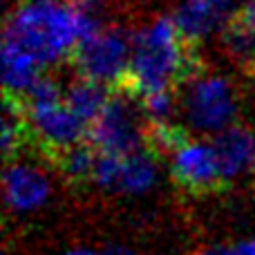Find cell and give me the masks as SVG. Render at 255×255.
<instances>
[{
    "instance_id": "1",
    "label": "cell",
    "mask_w": 255,
    "mask_h": 255,
    "mask_svg": "<svg viewBox=\"0 0 255 255\" xmlns=\"http://www.w3.org/2000/svg\"><path fill=\"white\" fill-rule=\"evenodd\" d=\"M204 72L197 49L179 36L170 16H159L132 34V61L119 92L134 99L184 88Z\"/></svg>"
},
{
    "instance_id": "2",
    "label": "cell",
    "mask_w": 255,
    "mask_h": 255,
    "mask_svg": "<svg viewBox=\"0 0 255 255\" xmlns=\"http://www.w3.org/2000/svg\"><path fill=\"white\" fill-rule=\"evenodd\" d=\"M83 40L74 7L70 0H25L4 22L2 45L34 56L43 67L74 56Z\"/></svg>"
},
{
    "instance_id": "3",
    "label": "cell",
    "mask_w": 255,
    "mask_h": 255,
    "mask_svg": "<svg viewBox=\"0 0 255 255\" xmlns=\"http://www.w3.org/2000/svg\"><path fill=\"white\" fill-rule=\"evenodd\" d=\"M16 101L29 128V139L34 136L36 145L49 161L63 150L90 141V126L70 110L65 90H61L56 81L40 76L38 83Z\"/></svg>"
},
{
    "instance_id": "4",
    "label": "cell",
    "mask_w": 255,
    "mask_h": 255,
    "mask_svg": "<svg viewBox=\"0 0 255 255\" xmlns=\"http://www.w3.org/2000/svg\"><path fill=\"white\" fill-rule=\"evenodd\" d=\"M179 110L190 130L217 136L238 124L240 99L226 76L202 72L184 85Z\"/></svg>"
},
{
    "instance_id": "5",
    "label": "cell",
    "mask_w": 255,
    "mask_h": 255,
    "mask_svg": "<svg viewBox=\"0 0 255 255\" xmlns=\"http://www.w3.org/2000/svg\"><path fill=\"white\" fill-rule=\"evenodd\" d=\"M72 61L79 70V76L119 92L130 72L132 34L124 31L121 27L108 25L99 34L81 40Z\"/></svg>"
},
{
    "instance_id": "6",
    "label": "cell",
    "mask_w": 255,
    "mask_h": 255,
    "mask_svg": "<svg viewBox=\"0 0 255 255\" xmlns=\"http://www.w3.org/2000/svg\"><path fill=\"white\" fill-rule=\"evenodd\" d=\"M148 124L141 106L132 94L112 92L106 110L90 128V143L101 154L128 157L148 148Z\"/></svg>"
},
{
    "instance_id": "7",
    "label": "cell",
    "mask_w": 255,
    "mask_h": 255,
    "mask_svg": "<svg viewBox=\"0 0 255 255\" xmlns=\"http://www.w3.org/2000/svg\"><path fill=\"white\" fill-rule=\"evenodd\" d=\"M172 181L190 195H208L226 188L213 143L188 139L170 157Z\"/></svg>"
},
{
    "instance_id": "8",
    "label": "cell",
    "mask_w": 255,
    "mask_h": 255,
    "mask_svg": "<svg viewBox=\"0 0 255 255\" xmlns=\"http://www.w3.org/2000/svg\"><path fill=\"white\" fill-rule=\"evenodd\" d=\"M238 9L235 0H179L170 18L181 38L195 47L213 34H224Z\"/></svg>"
},
{
    "instance_id": "9",
    "label": "cell",
    "mask_w": 255,
    "mask_h": 255,
    "mask_svg": "<svg viewBox=\"0 0 255 255\" xmlns=\"http://www.w3.org/2000/svg\"><path fill=\"white\" fill-rule=\"evenodd\" d=\"M4 202L18 213L36 211L49 197V179L40 168L31 163L11 161L4 170Z\"/></svg>"
},
{
    "instance_id": "10",
    "label": "cell",
    "mask_w": 255,
    "mask_h": 255,
    "mask_svg": "<svg viewBox=\"0 0 255 255\" xmlns=\"http://www.w3.org/2000/svg\"><path fill=\"white\" fill-rule=\"evenodd\" d=\"M213 148H215L220 170L226 186L247 170L255 168V132L251 128L235 124L222 134L213 136Z\"/></svg>"
},
{
    "instance_id": "11",
    "label": "cell",
    "mask_w": 255,
    "mask_h": 255,
    "mask_svg": "<svg viewBox=\"0 0 255 255\" xmlns=\"http://www.w3.org/2000/svg\"><path fill=\"white\" fill-rule=\"evenodd\" d=\"M224 49L249 72L255 67V0H244L222 34Z\"/></svg>"
},
{
    "instance_id": "12",
    "label": "cell",
    "mask_w": 255,
    "mask_h": 255,
    "mask_svg": "<svg viewBox=\"0 0 255 255\" xmlns=\"http://www.w3.org/2000/svg\"><path fill=\"white\" fill-rule=\"evenodd\" d=\"M40 65L34 56L2 45V81H4V97L20 99L38 83L40 79Z\"/></svg>"
},
{
    "instance_id": "13",
    "label": "cell",
    "mask_w": 255,
    "mask_h": 255,
    "mask_svg": "<svg viewBox=\"0 0 255 255\" xmlns=\"http://www.w3.org/2000/svg\"><path fill=\"white\" fill-rule=\"evenodd\" d=\"M110 99H112L110 88L97 83V81L83 79V76L74 79L65 88V103L70 106V110L74 112L81 121H85L90 128L101 117V112L106 110Z\"/></svg>"
},
{
    "instance_id": "14",
    "label": "cell",
    "mask_w": 255,
    "mask_h": 255,
    "mask_svg": "<svg viewBox=\"0 0 255 255\" xmlns=\"http://www.w3.org/2000/svg\"><path fill=\"white\" fill-rule=\"evenodd\" d=\"M154 179H157V157L148 148L139 150L134 154H128V157H121L119 181H117L119 193L141 195L152 188Z\"/></svg>"
},
{
    "instance_id": "15",
    "label": "cell",
    "mask_w": 255,
    "mask_h": 255,
    "mask_svg": "<svg viewBox=\"0 0 255 255\" xmlns=\"http://www.w3.org/2000/svg\"><path fill=\"white\" fill-rule=\"evenodd\" d=\"M97 159H99V150L94 148L90 141H83L79 145L58 152L52 159V163L58 168L63 177L74 186H85L92 181L94 184V170H97Z\"/></svg>"
},
{
    "instance_id": "16",
    "label": "cell",
    "mask_w": 255,
    "mask_h": 255,
    "mask_svg": "<svg viewBox=\"0 0 255 255\" xmlns=\"http://www.w3.org/2000/svg\"><path fill=\"white\" fill-rule=\"evenodd\" d=\"M141 106V112L145 117L148 126H166V124H175V117L179 101L175 97V90H163V92H154L148 94L143 99H136Z\"/></svg>"
},
{
    "instance_id": "17",
    "label": "cell",
    "mask_w": 255,
    "mask_h": 255,
    "mask_svg": "<svg viewBox=\"0 0 255 255\" xmlns=\"http://www.w3.org/2000/svg\"><path fill=\"white\" fill-rule=\"evenodd\" d=\"M202 255H255V240H247V242H238V244H222V247H211L206 251H202Z\"/></svg>"
},
{
    "instance_id": "18",
    "label": "cell",
    "mask_w": 255,
    "mask_h": 255,
    "mask_svg": "<svg viewBox=\"0 0 255 255\" xmlns=\"http://www.w3.org/2000/svg\"><path fill=\"white\" fill-rule=\"evenodd\" d=\"M101 255H134V253H130V251H128V249H124V247H117V244H112V247H108Z\"/></svg>"
},
{
    "instance_id": "19",
    "label": "cell",
    "mask_w": 255,
    "mask_h": 255,
    "mask_svg": "<svg viewBox=\"0 0 255 255\" xmlns=\"http://www.w3.org/2000/svg\"><path fill=\"white\" fill-rule=\"evenodd\" d=\"M67 255H99V253H92V251H85V249H79V251H72Z\"/></svg>"
},
{
    "instance_id": "20",
    "label": "cell",
    "mask_w": 255,
    "mask_h": 255,
    "mask_svg": "<svg viewBox=\"0 0 255 255\" xmlns=\"http://www.w3.org/2000/svg\"><path fill=\"white\" fill-rule=\"evenodd\" d=\"M253 188H255V168H253Z\"/></svg>"
},
{
    "instance_id": "21",
    "label": "cell",
    "mask_w": 255,
    "mask_h": 255,
    "mask_svg": "<svg viewBox=\"0 0 255 255\" xmlns=\"http://www.w3.org/2000/svg\"><path fill=\"white\" fill-rule=\"evenodd\" d=\"M136 2H148V0H136Z\"/></svg>"
},
{
    "instance_id": "22",
    "label": "cell",
    "mask_w": 255,
    "mask_h": 255,
    "mask_svg": "<svg viewBox=\"0 0 255 255\" xmlns=\"http://www.w3.org/2000/svg\"><path fill=\"white\" fill-rule=\"evenodd\" d=\"M251 74H253V76H255V67H253V70H251Z\"/></svg>"
},
{
    "instance_id": "23",
    "label": "cell",
    "mask_w": 255,
    "mask_h": 255,
    "mask_svg": "<svg viewBox=\"0 0 255 255\" xmlns=\"http://www.w3.org/2000/svg\"><path fill=\"white\" fill-rule=\"evenodd\" d=\"M4 255H7V253H4Z\"/></svg>"
}]
</instances>
